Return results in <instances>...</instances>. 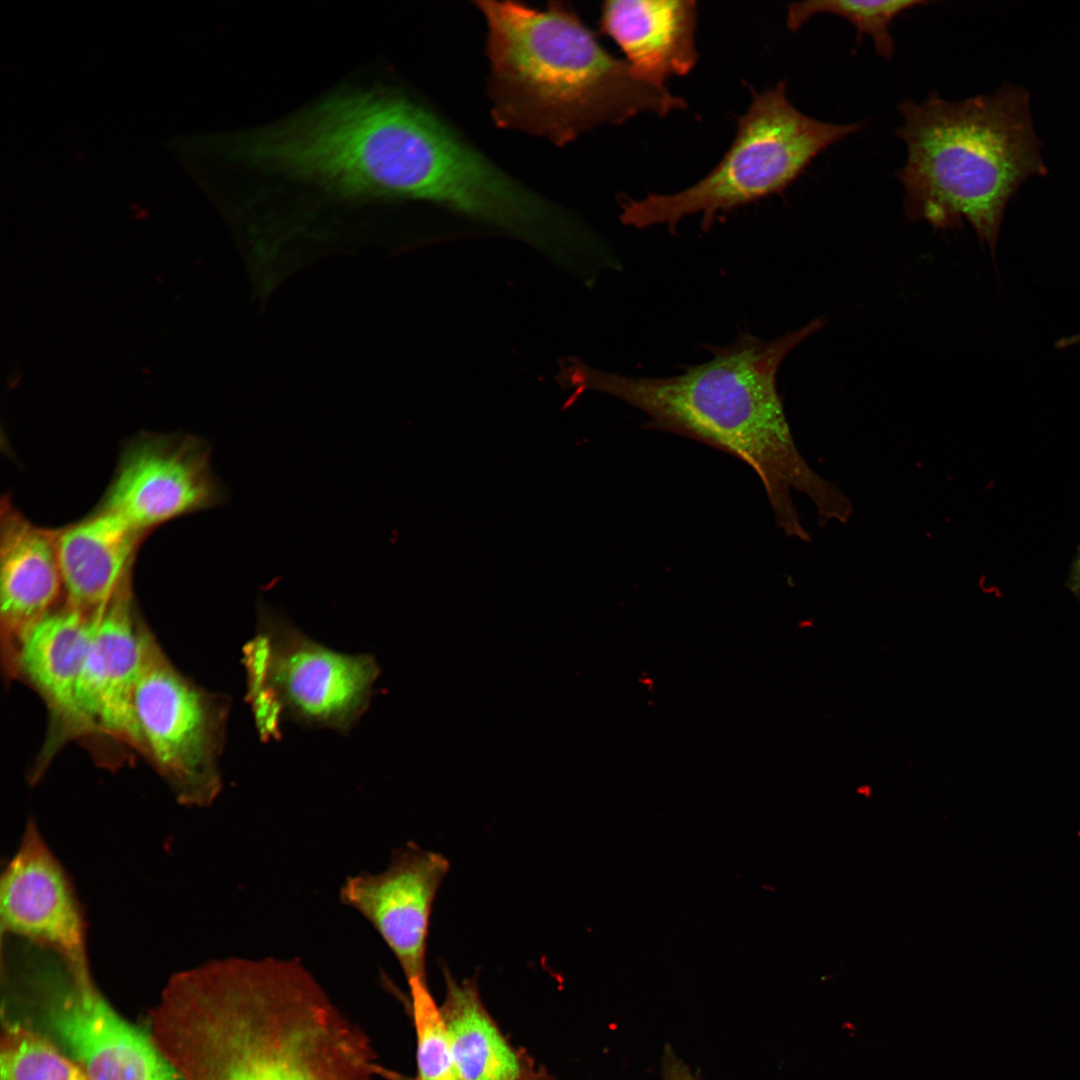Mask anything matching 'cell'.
<instances>
[{"label":"cell","mask_w":1080,"mask_h":1080,"mask_svg":"<svg viewBox=\"0 0 1080 1080\" xmlns=\"http://www.w3.org/2000/svg\"><path fill=\"white\" fill-rule=\"evenodd\" d=\"M63 589L57 530L32 524L1 503L0 620L7 662L21 639L56 605Z\"/></svg>","instance_id":"14"},{"label":"cell","mask_w":1080,"mask_h":1080,"mask_svg":"<svg viewBox=\"0 0 1080 1080\" xmlns=\"http://www.w3.org/2000/svg\"><path fill=\"white\" fill-rule=\"evenodd\" d=\"M898 111L906 217L935 229L968 221L994 255L1009 201L1028 179L1047 174L1029 92L1006 83L961 101L905 99Z\"/></svg>","instance_id":"4"},{"label":"cell","mask_w":1080,"mask_h":1080,"mask_svg":"<svg viewBox=\"0 0 1080 1080\" xmlns=\"http://www.w3.org/2000/svg\"><path fill=\"white\" fill-rule=\"evenodd\" d=\"M5 939L3 1022L43 1036L89 1080H179L148 1030L105 999L90 967L27 940Z\"/></svg>","instance_id":"5"},{"label":"cell","mask_w":1080,"mask_h":1080,"mask_svg":"<svg viewBox=\"0 0 1080 1080\" xmlns=\"http://www.w3.org/2000/svg\"><path fill=\"white\" fill-rule=\"evenodd\" d=\"M226 497L205 441L191 435L142 434L122 450L98 510L147 533L173 518L221 504Z\"/></svg>","instance_id":"9"},{"label":"cell","mask_w":1080,"mask_h":1080,"mask_svg":"<svg viewBox=\"0 0 1080 1080\" xmlns=\"http://www.w3.org/2000/svg\"><path fill=\"white\" fill-rule=\"evenodd\" d=\"M823 325L818 318L771 341L741 332L730 344L707 346L709 361L675 376L622 375L572 358L560 361L557 376L576 392H602L640 410L648 417L647 428L686 436L740 459L763 483L777 525L787 536L808 541L792 490L813 502L821 525L846 522L852 505L798 451L777 373L785 357Z\"/></svg>","instance_id":"2"},{"label":"cell","mask_w":1080,"mask_h":1080,"mask_svg":"<svg viewBox=\"0 0 1080 1080\" xmlns=\"http://www.w3.org/2000/svg\"><path fill=\"white\" fill-rule=\"evenodd\" d=\"M408 985L416 1032L417 1080H461L440 1008L426 981Z\"/></svg>","instance_id":"20"},{"label":"cell","mask_w":1080,"mask_h":1080,"mask_svg":"<svg viewBox=\"0 0 1080 1080\" xmlns=\"http://www.w3.org/2000/svg\"><path fill=\"white\" fill-rule=\"evenodd\" d=\"M0 1080H89L68 1056L43 1036L3 1022Z\"/></svg>","instance_id":"19"},{"label":"cell","mask_w":1080,"mask_h":1080,"mask_svg":"<svg viewBox=\"0 0 1080 1080\" xmlns=\"http://www.w3.org/2000/svg\"><path fill=\"white\" fill-rule=\"evenodd\" d=\"M134 707L143 754L177 800L208 806L221 791V755L229 701L182 675L143 626Z\"/></svg>","instance_id":"8"},{"label":"cell","mask_w":1080,"mask_h":1080,"mask_svg":"<svg viewBox=\"0 0 1080 1080\" xmlns=\"http://www.w3.org/2000/svg\"><path fill=\"white\" fill-rule=\"evenodd\" d=\"M343 1024L300 960L230 957L172 976L147 1030L179 1080H351Z\"/></svg>","instance_id":"1"},{"label":"cell","mask_w":1080,"mask_h":1080,"mask_svg":"<svg viewBox=\"0 0 1080 1080\" xmlns=\"http://www.w3.org/2000/svg\"><path fill=\"white\" fill-rule=\"evenodd\" d=\"M246 699L255 726L287 717L312 728L348 733L367 711L380 669L373 656L345 654L298 629L259 600L255 636L243 647Z\"/></svg>","instance_id":"7"},{"label":"cell","mask_w":1080,"mask_h":1080,"mask_svg":"<svg viewBox=\"0 0 1080 1080\" xmlns=\"http://www.w3.org/2000/svg\"><path fill=\"white\" fill-rule=\"evenodd\" d=\"M133 609L130 580L93 616L77 686L81 737H108L143 753L134 707L142 629Z\"/></svg>","instance_id":"11"},{"label":"cell","mask_w":1080,"mask_h":1080,"mask_svg":"<svg viewBox=\"0 0 1080 1080\" xmlns=\"http://www.w3.org/2000/svg\"><path fill=\"white\" fill-rule=\"evenodd\" d=\"M861 127L862 122L835 124L804 114L781 81L754 93L728 151L707 175L676 193L625 201L620 220L638 229L674 230L683 218L700 214L707 231L719 215L783 192L816 156Z\"/></svg>","instance_id":"6"},{"label":"cell","mask_w":1080,"mask_h":1080,"mask_svg":"<svg viewBox=\"0 0 1080 1080\" xmlns=\"http://www.w3.org/2000/svg\"><path fill=\"white\" fill-rule=\"evenodd\" d=\"M444 972L440 1012L461 1080H524L521 1057L488 1014L475 982L459 983Z\"/></svg>","instance_id":"17"},{"label":"cell","mask_w":1080,"mask_h":1080,"mask_svg":"<svg viewBox=\"0 0 1080 1080\" xmlns=\"http://www.w3.org/2000/svg\"><path fill=\"white\" fill-rule=\"evenodd\" d=\"M145 534L122 518L98 509L57 530L66 603L90 616L104 609L130 580L132 561Z\"/></svg>","instance_id":"16"},{"label":"cell","mask_w":1080,"mask_h":1080,"mask_svg":"<svg viewBox=\"0 0 1080 1080\" xmlns=\"http://www.w3.org/2000/svg\"><path fill=\"white\" fill-rule=\"evenodd\" d=\"M2 935L47 947L89 967L80 904L64 868L29 821L0 886Z\"/></svg>","instance_id":"12"},{"label":"cell","mask_w":1080,"mask_h":1080,"mask_svg":"<svg viewBox=\"0 0 1080 1080\" xmlns=\"http://www.w3.org/2000/svg\"><path fill=\"white\" fill-rule=\"evenodd\" d=\"M1066 585L1071 593L1080 601V544L1072 558Z\"/></svg>","instance_id":"22"},{"label":"cell","mask_w":1080,"mask_h":1080,"mask_svg":"<svg viewBox=\"0 0 1080 1080\" xmlns=\"http://www.w3.org/2000/svg\"><path fill=\"white\" fill-rule=\"evenodd\" d=\"M697 21L692 0H620L603 3L599 24L639 76L665 86L697 63Z\"/></svg>","instance_id":"15"},{"label":"cell","mask_w":1080,"mask_h":1080,"mask_svg":"<svg viewBox=\"0 0 1080 1080\" xmlns=\"http://www.w3.org/2000/svg\"><path fill=\"white\" fill-rule=\"evenodd\" d=\"M93 616L67 603L52 610L21 639L8 663L38 692L49 714L48 736L35 778L58 748L80 738L77 686Z\"/></svg>","instance_id":"13"},{"label":"cell","mask_w":1080,"mask_h":1080,"mask_svg":"<svg viewBox=\"0 0 1080 1080\" xmlns=\"http://www.w3.org/2000/svg\"><path fill=\"white\" fill-rule=\"evenodd\" d=\"M929 4L917 0H837L804 1L791 3L786 23L790 30L802 27L812 16L831 14L851 23L857 32L872 38L877 54L890 59L894 53V39L890 33L893 20L905 11L919 5Z\"/></svg>","instance_id":"18"},{"label":"cell","mask_w":1080,"mask_h":1080,"mask_svg":"<svg viewBox=\"0 0 1080 1080\" xmlns=\"http://www.w3.org/2000/svg\"><path fill=\"white\" fill-rule=\"evenodd\" d=\"M475 5L487 26V93L498 127L562 146L600 125L687 107L604 49L568 4Z\"/></svg>","instance_id":"3"},{"label":"cell","mask_w":1080,"mask_h":1080,"mask_svg":"<svg viewBox=\"0 0 1080 1080\" xmlns=\"http://www.w3.org/2000/svg\"><path fill=\"white\" fill-rule=\"evenodd\" d=\"M449 867L440 853L409 843L394 851L386 869L350 876L340 889L342 903L374 927L408 983L426 981L430 917Z\"/></svg>","instance_id":"10"},{"label":"cell","mask_w":1080,"mask_h":1080,"mask_svg":"<svg viewBox=\"0 0 1080 1080\" xmlns=\"http://www.w3.org/2000/svg\"><path fill=\"white\" fill-rule=\"evenodd\" d=\"M665 1080H699L670 1049H666L664 1057Z\"/></svg>","instance_id":"21"}]
</instances>
